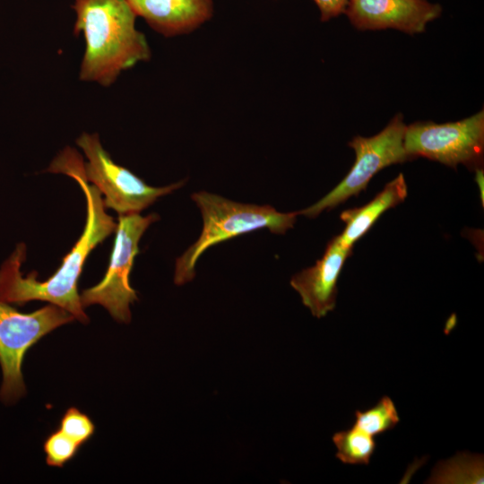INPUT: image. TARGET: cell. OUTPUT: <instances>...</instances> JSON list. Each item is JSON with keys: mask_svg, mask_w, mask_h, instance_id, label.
I'll list each match as a JSON object with an SVG mask.
<instances>
[{"mask_svg": "<svg viewBox=\"0 0 484 484\" xmlns=\"http://www.w3.org/2000/svg\"><path fill=\"white\" fill-rule=\"evenodd\" d=\"M80 445L59 428L52 432L44 441L46 462L49 466L63 467L77 454Z\"/></svg>", "mask_w": 484, "mask_h": 484, "instance_id": "9a60e30c", "label": "cell"}, {"mask_svg": "<svg viewBox=\"0 0 484 484\" xmlns=\"http://www.w3.org/2000/svg\"><path fill=\"white\" fill-rule=\"evenodd\" d=\"M442 11L428 0H349L344 13L359 30L395 29L413 35L424 32Z\"/></svg>", "mask_w": 484, "mask_h": 484, "instance_id": "9c48e42d", "label": "cell"}, {"mask_svg": "<svg viewBox=\"0 0 484 484\" xmlns=\"http://www.w3.org/2000/svg\"><path fill=\"white\" fill-rule=\"evenodd\" d=\"M72 7L76 14L73 33L82 34L85 40L80 80L110 86L122 72L151 58L127 0H74Z\"/></svg>", "mask_w": 484, "mask_h": 484, "instance_id": "7a4b0ae2", "label": "cell"}, {"mask_svg": "<svg viewBox=\"0 0 484 484\" xmlns=\"http://www.w3.org/2000/svg\"><path fill=\"white\" fill-rule=\"evenodd\" d=\"M83 164L75 149L65 147L47 169L48 172L74 179L85 195L86 222L80 238L65 255L59 268L43 281L37 280L35 271L22 275L21 266L26 258V246L19 243L0 268L1 301L18 305L47 301L65 309L82 324L90 321L81 303L78 281L91 252L116 231L117 224L106 212L100 192L87 181Z\"/></svg>", "mask_w": 484, "mask_h": 484, "instance_id": "6da1fadb", "label": "cell"}, {"mask_svg": "<svg viewBox=\"0 0 484 484\" xmlns=\"http://www.w3.org/2000/svg\"><path fill=\"white\" fill-rule=\"evenodd\" d=\"M352 247L345 246L339 236L333 237L323 256L290 280L291 287L299 294L302 303L317 318L325 316L336 306L337 282Z\"/></svg>", "mask_w": 484, "mask_h": 484, "instance_id": "30bf717a", "label": "cell"}, {"mask_svg": "<svg viewBox=\"0 0 484 484\" xmlns=\"http://www.w3.org/2000/svg\"><path fill=\"white\" fill-rule=\"evenodd\" d=\"M407 184L403 174L400 173L394 179L385 185L367 204L348 209L341 214L345 223L343 231L338 235L341 241L349 247L360 239L387 210L402 203L407 196Z\"/></svg>", "mask_w": 484, "mask_h": 484, "instance_id": "7c38bea8", "label": "cell"}, {"mask_svg": "<svg viewBox=\"0 0 484 484\" xmlns=\"http://www.w3.org/2000/svg\"><path fill=\"white\" fill-rule=\"evenodd\" d=\"M336 457L346 464H366L370 462L376 447L375 436L353 425L333 436Z\"/></svg>", "mask_w": 484, "mask_h": 484, "instance_id": "4fadbf2b", "label": "cell"}, {"mask_svg": "<svg viewBox=\"0 0 484 484\" xmlns=\"http://www.w3.org/2000/svg\"><path fill=\"white\" fill-rule=\"evenodd\" d=\"M203 218L198 239L176 259L174 283L183 285L195 276V264L209 247L254 230L267 229L283 235L297 221L298 212H281L271 205L242 203L206 191L191 194Z\"/></svg>", "mask_w": 484, "mask_h": 484, "instance_id": "3957f363", "label": "cell"}, {"mask_svg": "<svg viewBox=\"0 0 484 484\" xmlns=\"http://www.w3.org/2000/svg\"><path fill=\"white\" fill-rule=\"evenodd\" d=\"M406 125L397 114L378 134L371 137L355 136L349 146L355 151V161L345 177L315 203L298 214L315 218L322 212L335 208L365 190L372 177L393 164L410 160L404 148Z\"/></svg>", "mask_w": 484, "mask_h": 484, "instance_id": "52a82bcc", "label": "cell"}, {"mask_svg": "<svg viewBox=\"0 0 484 484\" xmlns=\"http://www.w3.org/2000/svg\"><path fill=\"white\" fill-rule=\"evenodd\" d=\"M76 144L82 150L87 161L84 174L104 197L106 209H113L119 215L140 213L160 197L182 187L186 181L155 187L149 186L126 168L117 164L103 148L98 134L82 133Z\"/></svg>", "mask_w": 484, "mask_h": 484, "instance_id": "5b68a950", "label": "cell"}, {"mask_svg": "<svg viewBox=\"0 0 484 484\" xmlns=\"http://www.w3.org/2000/svg\"><path fill=\"white\" fill-rule=\"evenodd\" d=\"M404 148L410 160L419 157L456 169H481L484 154V111L455 122H415L406 125Z\"/></svg>", "mask_w": 484, "mask_h": 484, "instance_id": "ba28073f", "label": "cell"}, {"mask_svg": "<svg viewBox=\"0 0 484 484\" xmlns=\"http://www.w3.org/2000/svg\"><path fill=\"white\" fill-rule=\"evenodd\" d=\"M59 429L81 446L93 436L95 425L88 415L71 407L62 416Z\"/></svg>", "mask_w": 484, "mask_h": 484, "instance_id": "2e32d148", "label": "cell"}, {"mask_svg": "<svg viewBox=\"0 0 484 484\" xmlns=\"http://www.w3.org/2000/svg\"><path fill=\"white\" fill-rule=\"evenodd\" d=\"M74 319L71 313L54 304L25 314L0 300L2 402L13 403L26 393L22 364L27 350L46 334Z\"/></svg>", "mask_w": 484, "mask_h": 484, "instance_id": "277c9868", "label": "cell"}, {"mask_svg": "<svg viewBox=\"0 0 484 484\" xmlns=\"http://www.w3.org/2000/svg\"><path fill=\"white\" fill-rule=\"evenodd\" d=\"M160 219L156 213L142 216L140 213L119 215L114 247L103 279L80 294L83 308L100 305L119 323L131 321L130 305L138 300L131 287L129 274L135 255L139 253V241L151 224Z\"/></svg>", "mask_w": 484, "mask_h": 484, "instance_id": "8992f818", "label": "cell"}, {"mask_svg": "<svg viewBox=\"0 0 484 484\" xmlns=\"http://www.w3.org/2000/svg\"><path fill=\"white\" fill-rule=\"evenodd\" d=\"M320 12L322 22H327L345 13L349 0H313Z\"/></svg>", "mask_w": 484, "mask_h": 484, "instance_id": "e0dca14e", "label": "cell"}, {"mask_svg": "<svg viewBox=\"0 0 484 484\" xmlns=\"http://www.w3.org/2000/svg\"><path fill=\"white\" fill-rule=\"evenodd\" d=\"M399 422L395 404L387 395H384L373 407L355 411L354 425L373 436L393 429Z\"/></svg>", "mask_w": 484, "mask_h": 484, "instance_id": "5bb4252c", "label": "cell"}, {"mask_svg": "<svg viewBox=\"0 0 484 484\" xmlns=\"http://www.w3.org/2000/svg\"><path fill=\"white\" fill-rule=\"evenodd\" d=\"M134 13L160 35L188 34L212 19L213 0H127Z\"/></svg>", "mask_w": 484, "mask_h": 484, "instance_id": "8fae6325", "label": "cell"}]
</instances>
